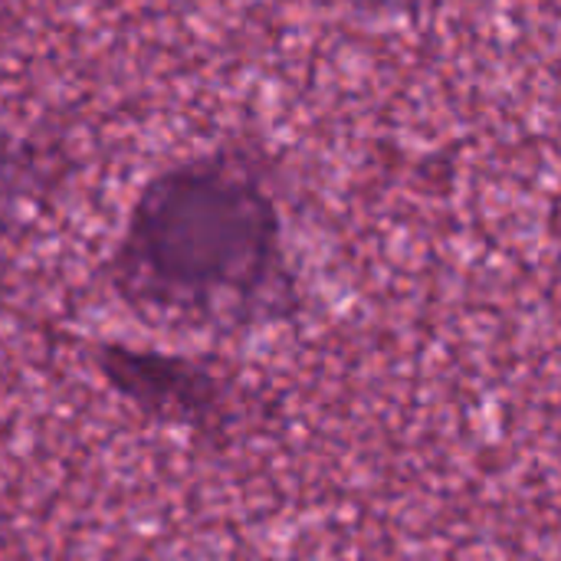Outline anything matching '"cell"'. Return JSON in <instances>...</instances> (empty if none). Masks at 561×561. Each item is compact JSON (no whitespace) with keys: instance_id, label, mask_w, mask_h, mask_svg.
<instances>
[{"instance_id":"6da1fadb","label":"cell","mask_w":561,"mask_h":561,"mask_svg":"<svg viewBox=\"0 0 561 561\" xmlns=\"http://www.w3.org/2000/svg\"><path fill=\"white\" fill-rule=\"evenodd\" d=\"M108 270L128 309L191 332H240L293 299L279 197L266 174L233 151L151 174Z\"/></svg>"},{"instance_id":"7a4b0ae2","label":"cell","mask_w":561,"mask_h":561,"mask_svg":"<svg viewBox=\"0 0 561 561\" xmlns=\"http://www.w3.org/2000/svg\"><path fill=\"white\" fill-rule=\"evenodd\" d=\"M95 368L118 398L168 427L217 437L237 417L233 378L194 355L105 342Z\"/></svg>"},{"instance_id":"3957f363","label":"cell","mask_w":561,"mask_h":561,"mask_svg":"<svg viewBox=\"0 0 561 561\" xmlns=\"http://www.w3.org/2000/svg\"><path fill=\"white\" fill-rule=\"evenodd\" d=\"M10 178H13V145L0 131V204L10 197Z\"/></svg>"}]
</instances>
